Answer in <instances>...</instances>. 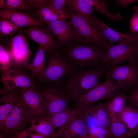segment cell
<instances>
[{
    "label": "cell",
    "mask_w": 138,
    "mask_h": 138,
    "mask_svg": "<svg viewBox=\"0 0 138 138\" xmlns=\"http://www.w3.org/2000/svg\"><path fill=\"white\" fill-rule=\"evenodd\" d=\"M27 130L42 134L49 138L53 137L56 133L48 116L34 118L30 127Z\"/></svg>",
    "instance_id": "obj_20"
},
{
    "label": "cell",
    "mask_w": 138,
    "mask_h": 138,
    "mask_svg": "<svg viewBox=\"0 0 138 138\" xmlns=\"http://www.w3.org/2000/svg\"><path fill=\"white\" fill-rule=\"evenodd\" d=\"M105 75L114 81L121 90L129 89L138 84V64L135 60L110 68Z\"/></svg>",
    "instance_id": "obj_8"
},
{
    "label": "cell",
    "mask_w": 138,
    "mask_h": 138,
    "mask_svg": "<svg viewBox=\"0 0 138 138\" xmlns=\"http://www.w3.org/2000/svg\"><path fill=\"white\" fill-rule=\"evenodd\" d=\"M137 1V0H116L114 2L117 3L118 6L120 8H126L130 4Z\"/></svg>",
    "instance_id": "obj_38"
},
{
    "label": "cell",
    "mask_w": 138,
    "mask_h": 138,
    "mask_svg": "<svg viewBox=\"0 0 138 138\" xmlns=\"http://www.w3.org/2000/svg\"><path fill=\"white\" fill-rule=\"evenodd\" d=\"M127 93L129 105L138 109V84L129 89Z\"/></svg>",
    "instance_id": "obj_34"
},
{
    "label": "cell",
    "mask_w": 138,
    "mask_h": 138,
    "mask_svg": "<svg viewBox=\"0 0 138 138\" xmlns=\"http://www.w3.org/2000/svg\"><path fill=\"white\" fill-rule=\"evenodd\" d=\"M66 6L67 9L85 18L91 19L94 16V9L84 0H67Z\"/></svg>",
    "instance_id": "obj_26"
},
{
    "label": "cell",
    "mask_w": 138,
    "mask_h": 138,
    "mask_svg": "<svg viewBox=\"0 0 138 138\" xmlns=\"http://www.w3.org/2000/svg\"><path fill=\"white\" fill-rule=\"evenodd\" d=\"M30 13H32L48 6L49 0H25Z\"/></svg>",
    "instance_id": "obj_33"
},
{
    "label": "cell",
    "mask_w": 138,
    "mask_h": 138,
    "mask_svg": "<svg viewBox=\"0 0 138 138\" xmlns=\"http://www.w3.org/2000/svg\"><path fill=\"white\" fill-rule=\"evenodd\" d=\"M48 52L46 56L47 66L37 78L43 84L54 83L62 85L65 76L78 71L59 48Z\"/></svg>",
    "instance_id": "obj_4"
},
{
    "label": "cell",
    "mask_w": 138,
    "mask_h": 138,
    "mask_svg": "<svg viewBox=\"0 0 138 138\" xmlns=\"http://www.w3.org/2000/svg\"><path fill=\"white\" fill-rule=\"evenodd\" d=\"M133 10L134 14L130 21L129 33L138 34V6L134 7Z\"/></svg>",
    "instance_id": "obj_35"
},
{
    "label": "cell",
    "mask_w": 138,
    "mask_h": 138,
    "mask_svg": "<svg viewBox=\"0 0 138 138\" xmlns=\"http://www.w3.org/2000/svg\"><path fill=\"white\" fill-rule=\"evenodd\" d=\"M117 117L126 125L132 137L138 133V109L129 105Z\"/></svg>",
    "instance_id": "obj_19"
},
{
    "label": "cell",
    "mask_w": 138,
    "mask_h": 138,
    "mask_svg": "<svg viewBox=\"0 0 138 138\" xmlns=\"http://www.w3.org/2000/svg\"><path fill=\"white\" fill-rule=\"evenodd\" d=\"M19 28L10 21L0 17V39L13 35Z\"/></svg>",
    "instance_id": "obj_30"
},
{
    "label": "cell",
    "mask_w": 138,
    "mask_h": 138,
    "mask_svg": "<svg viewBox=\"0 0 138 138\" xmlns=\"http://www.w3.org/2000/svg\"><path fill=\"white\" fill-rule=\"evenodd\" d=\"M110 138H113L112 137V136L111 137H110Z\"/></svg>",
    "instance_id": "obj_43"
},
{
    "label": "cell",
    "mask_w": 138,
    "mask_h": 138,
    "mask_svg": "<svg viewBox=\"0 0 138 138\" xmlns=\"http://www.w3.org/2000/svg\"><path fill=\"white\" fill-rule=\"evenodd\" d=\"M5 137H7V138H22L19 137H18L16 135H9L6 136Z\"/></svg>",
    "instance_id": "obj_41"
},
{
    "label": "cell",
    "mask_w": 138,
    "mask_h": 138,
    "mask_svg": "<svg viewBox=\"0 0 138 138\" xmlns=\"http://www.w3.org/2000/svg\"><path fill=\"white\" fill-rule=\"evenodd\" d=\"M26 34L32 40L37 43L46 52H52L59 47L57 42L47 27L46 29L36 26L20 28L18 30Z\"/></svg>",
    "instance_id": "obj_11"
},
{
    "label": "cell",
    "mask_w": 138,
    "mask_h": 138,
    "mask_svg": "<svg viewBox=\"0 0 138 138\" xmlns=\"http://www.w3.org/2000/svg\"><path fill=\"white\" fill-rule=\"evenodd\" d=\"M38 17L39 20L46 24L57 20H65L69 18L66 10L58 11L49 6H47L32 13Z\"/></svg>",
    "instance_id": "obj_21"
},
{
    "label": "cell",
    "mask_w": 138,
    "mask_h": 138,
    "mask_svg": "<svg viewBox=\"0 0 138 138\" xmlns=\"http://www.w3.org/2000/svg\"><path fill=\"white\" fill-rule=\"evenodd\" d=\"M16 135L22 138H49L42 134L27 130L19 133Z\"/></svg>",
    "instance_id": "obj_37"
},
{
    "label": "cell",
    "mask_w": 138,
    "mask_h": 138,
    "mask_svg": "<svg viewBox=\"0 0 138 138\" xmlns=\"http://www.w3.org/2000/svg\"><path fill=\"white\" fill-rule=\"evenodd\" d=\"M109 130L113 138L132 137L126 125L117 116L111 117Z\"/></svg>",
    "instance_id": "obj_27"
},
{
    "label": "cell",
    "mask_w": 138,
    "mask_h": 138,
    "mask_svg": "<svg viewBox=\"0 0 138 138\" xmlns=\"http://www.w3.org/2000/svg\"><path fill=\"white\" fill-rule=\"evenodd\" d=\"M67 0H49L48 6L58 11L66 10Z\"/></svg>",
    "instance_id": "obj_36"
},
{
    "label": "cell",
    "mask_w": 138,
    "mask_h": 138,
    "mask_svg": "<svg viewBox=\"0 0 138 138\" xmlns=\"http://www.w3.org/2000/svg\"><path fill=\"white\" fill-rule=\"evenodd\" d=\"M90 108L97 126L109 130L111 118L107 111V102L98 104Z\"/></svg>",
    "instance_id": "obj_25"
},
{
    "label": "cell",
    "mask_w": 138,
    "mask_h": 138,
    "mask_svg": "<svg viewBox=\"0 0 138 138\" xmlns=\"http://www.w3.org/2000/svg\"><path fill=\"white\" fill-rule=\"evenodd\" d=\"M45 52L46 51L43 48L39 46L38 51L33 62L27 67L30 70V76L32 79L37 78L45 68Z\"/></svg>",
    "instance_id": "obj_24"
},
{
    "label": "cell",
    "mask_w": 138,
    "mask_h": 138,
    "mask_svg": "<svg viewBox=\"0 0 138 138\" xmlns=\"http://www.w3.org/2000/svg\"><path fill=\"white\" fill-rule=\"evenodd\" d=\"M60 48L64 56L78 71L105 64L106 49L103 46L74 42Z\"/></svg>",
    "instance_id": "obj_1"
},
{
    "label": "cell",
    "mask_w": 138,
    "mask_h": 138,
    "mask_svg": "<svg viewBox=\"0 0 138 138\" xmlns=\"http://www.w3.org/2000/svg\"><path fill=\"white\" fill-rule=\"evenodd\" d=\"M127 93L124 90L107 102V109L110 117L118 116L128 106Z\"/></svg>",
    "instance_id": "obj_22"
},
{
    "label": "cell",
    "mask_w": 138,
    "mask_h": 138,
    "mask_svg": "<svg viewBox=\"0 0 138 138\" xmlns=\"http://www.w3.org/2000/svg\"><path fill=\"white\" fill-rule=\"evenodd\" d=\"M92 19L110 44L127 43L136 44L138 43V34L123 33L116 31L95 16Z\"/></svg>",
    "instance_id": "obj_17"
},
{
    "label": "cell",
    "mask_w": 138,
    "mask_h": 138,
    "mask_svg": "<svg viewBox=\"0 0 138 138\" xmlns=\"http://www.w3.org/2000/svg\"><path fill=\"white\" fill-rule=\"evenodd\" d=\"M0 17L10 21L19 28L34 26L44 28L45 23L34 18L27 12L11 9H1Z\"/></svg>",
    "instance_id": "obj_15"
},
{
    "label": "cell",
    "mask_w": 138,
    "mask_h": 138,
    "mask_svg": "<svg viewBox=\"0 0 138 138\" xmlns=\"http://www.w3.org/2000/svg\"><path fill=\"white\" fill-rule=\"evenodd\" d=\"M136 44L130 43L110 44L106 47V63L109 69L124 62L134 60Z\"/></svg>",
    "instance_id": "obj_10"
},
{
    "label": "cell",
    "mask_w": 138,
    "mask_h": 138,
    "mask_svg": "<svg viewBox=\"0 0 138 138\" xmlns=\"http://www.w3.org/2000/svg\"><path fill=\"white\" fill-rule=\"evenodd\" d=\"M47 24L59 48L68 45L75 41L74 33L70 21L59 20Z\"/></svg>",
    "instance_id": "obj_12"
},
{
    "label": "cell",
    "mask_w": 138,
    "mask_h": 138,
    "mask_svg": "<svg viewBox=\"0 0 138 138\" xmlns=\"http://www.w3.org/2000/svg\"><path fill=\"white\" fill-rule=\"evenodd\" d=\"M37 89L48 116L71 109L68 106L69 101L62 85L48 84L37 87Z\"/></svg>",
    "instance_id": "obj_5"
},
{
    "label": "cell",
    "mask_w": 138,
    "mask_h": 138,
    "mask_svg": "<svg viewBox=\"0 0 138 138\" xmlns=\"http://www.w3.org/2000/svg\"><path fill=\"white\" fill-rule=\"evenodd\" d=\"M5 8L21 10L30 13L25 0H0V9Z\"/></svg>",
    "instance_id": "obj_31"
},
{
    "label": "cell",
    "mask_w": 138,
    "mask_h": 138,
    "mask_svg": "<svg viewBox=\"0 0 138 138\" xmlns=\"http://www.w3.org/2000/svg\"><path fill=\"white\" fill-rule=\"evenodd\" d=\"M109 69L104 64L69 75L62 85L69 101L74 102L100 84V78Z\"/></svg>",
    "instance_id": "obj_2"
},
{
    "label": "cell",
    "mask_w": 138,
    "mask_h": 138,
    "mask_svg": "<svg viewBox=\"0 0 138 138\" xmlns=\"http://www.w3.org/2000/svg\"><path fill=\"white\" fill-rule=\"evenodd\" d=\"M83 110L58 131L68 138H88L89 127Z\"/></svg>",
    "instance_id": "obj_16"
},
{
    "label": "cell",
    "mask_w": 138,
    "mask_h": 138,
    "mask_svg": "<svg viewBox=\"0 0 138 138\" xmlns=\"http://www.w3.org/2000/svg\"><path fill=\"white\" fill-rule=\"evenodd\" d=\"M19 67H14L3 73L1 80L9 89L37 87L33 81Z\"/></svg>",
    "instance_id": "obj_13"
},
{
    "label": "cell",
    "mask_w": 138,
    "mask_h": 138,
    "mask_svg": "<svg viewBox=\"0 0 138 138\" xmlns=\"http://www.w3.org/2000/svg\"><path fill=\"white\" fill-rule=\"evenodd\" d=\"M94 10H97L103 14L107 17L115 21L121 19L122 17L118 12L115 14L111 13L108 9L106 5V1L104 0H84Z\"/></svg>",
    "instance_id": "obj_28"
},
{
    "label": "cell",
    "mask_w": 138,
    "mask_h": 138,
    "mask_svg": "<svg viewBox=\"0 0 138 138\" xmlns=\"http://www.w3.org/2000/svg\"><path fill=\"white\" fill-rule=\"evenodd\" d=\"M5 47L9 53L14 66L28 67L32 52L29 46L27 37L20 31L7 40Z\"/></svg>",
    "instance_id": "obj_9"
},
{
    "label": "cell",
    "mask_w": 138,
    "mask_h": 138,
    "mask_svg": "<svg viewBox=\"0 0 138 138\" xmlns=\"http://www.w3.org/2000/svg\"><path fill=\"white\" fill-rule=\"evenodd\" d=\"M34 118L30 114L21 97L0 130L1 134L4 136L16 135L25 130L27 124Z\"/></svg>",
    "instance_id": "obj_6"
},
{
    "label": "cell",
    "mask_w": 138,
    "mask_h": 138,
    "mask_svg": "<svg viewBox=\"0 0 138 138\" xmlns=\"http://www.w3.org/2000/svg\"><path fill=\"white\" fill-rule=\"evenodd\" d=\"M37 87L19 88L21 98L30 114L34 118L48 116L42 103Z\"/></svg>",
    "instance_id": "obj_14"
},
{
    "label": "cell",
    "mask_w": 138,
    "mask_h": 138,
    "mask_svg": "<svg viewBox=\"0 0 138 138\" xmlns=\"http://www.w3.org/2000/svg\"><path fill=\"white\" fill-rule=\"evenodd\" d=\"M52 138H68L60 132L56 133V135Z\"/></svg>",
    "instance_id": "obj_39"
},
{
    "label": "cell",
    "mask_w": 138,
    "mask_h": 138,
    "mask_svg": "<svg viewBox=\"0 0 138 138\" xmlns=\"http://www.w3.org/2000/svg\"><path fill=\"white\" fill-rule=\"evenodd\" d=\"M121 90L117 83L107 77L105 82L92 89L81 97L74 102L77 109H85L91 104L103 100L112 99Z\"/></svg>",
    "instance_id": "obj_7"
},
{
    "label": "cell",
    "mask_w": 138,
    "mask_h": 138,
    "mask_svg": "<svg viewBox=\"0 0 138 138\" xmlns=\"http://www.w3.org/2000/svg\"><path fill=\"white\" fill-rule=\"evenodd\" d=\"M0 138H5L4 136L3 135L1 134L0 135Z\"/></svg>",
    "instance_id": "obj_42"
},
{
    "label": "cell",
    "mask_w": 138,
    "mask_h": 138,
    "mask_svg": "<svg viewBox=\"0 0 138 138\" xmlns=\"http://www.w3.org/2000/svg\"><path fill=\"white\" fill-rule=\"evenodd\" d=\"M89 132L88 138H110L112 136L110 130L98 126L89 128Z\"/></svg>",
    "instance_id": "obj_32"
},
{
    "label": "cell",
    "mask_w": 138,
    "mask_h": 138,
    "mask_svg": "<svg viewBox=\"0 0 138 138\" xmlns=\"http://www.w3.org/2000/svg\"><path fill=\"white\" fill-rule=\"evenodd\" d=\"M136 50L134 59L136 61L138 64V43L136 44Z\"/></svg>",
    "instance_id": "obj_40"
},
{
    "label": "cell",
    "mask_w": 138,
    "mask_h": 138,
    "mask_svg": "<svg viewBox=\"0 0 138 138\" xmlns=\"http://www.w3.org/2000/svg\"><path fill=\"white\" fill-rule=\"evenodd\" d=\"M19 88L9 89L5 88L0 91V130L7 118L21 97Z\"/></svg>",
    "instance_id": "obj_18"
},
{
    "label": "cell",
    "mask_w": 138,
    "mask_h": 138,
    "mask_svg": "<svg viewBox=\"0 0 138 138\" xmlns=\"http://www.w3.org/2000/svg\"><path fill=\"white\" fill-rule=\"evenodd\" d=\"M14 66L11 56L5 46L0 41V68L3 73Z\"/></svg>",
    "instance_id": "obj_29"
},
{
    "label": "cell",
    "mask_w": 138,
    "mask_h": 138,
    "mask_svg": "<svg viewBox=\"0 0 138 138\" xmlns=\"http://www.w3.org/2000/svg\"><path fill=\"white\" fill-rule=\"evenodd\" d=\"M75 108L61 112L49 116L55 130L66 124L84 109Z\"/></svg>",
    "instance_id": "obj_23"
},
{
    "label": "cell",
    "mask_w": 138,
    "mask_h": 138,
    "mask_svg": "<svg viewBox=\"0 0 138 138\" xmlns=\"http://www.w3.org/2000/svg\"><path fill=\"white\" fill-rule=\"evenodd\" d=\"M73 28L75 41L82 44L99 45L106 48L110 44L92 19L66 9Z\"/></svg>",
    "instance_id": "obj_3"
}]
</instances>
